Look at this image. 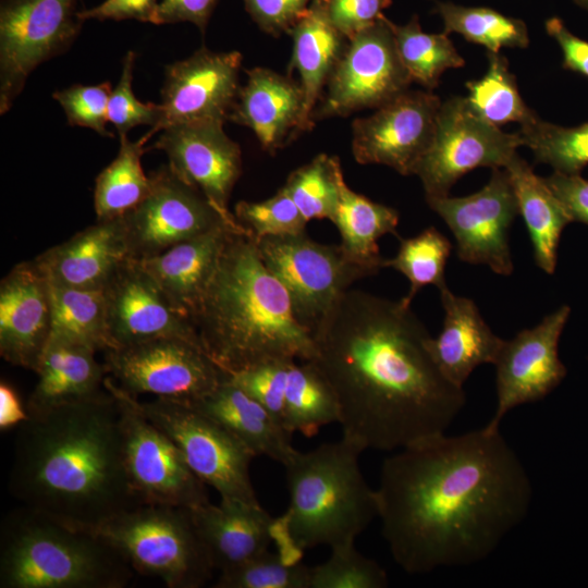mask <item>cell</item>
<instances>
[{"label": "cell", "mask_w": 588, "mask_h": 588, "mask_svg": "<svg viewBox=\"0 0 588 588\" xmlns=\"http://www.w3.org/2000/svg\"><path fill=\"white\" fill-rule=\"evenodd\" d=\"M381 534L407 574L486 560L526 517L530 478L500 429L436 434L385 457Z\"/></svg>", "instance_id": "cell-1"}, {"label": "cell", "mask_w": 588, "mask_h": 588, "mask_svg": "<svg viewBox=\"0 0 588 588\" xmlns=\"http://www.w3.org/2000/svg\"><path fill=\"white\" fill-rule=\"evenodd\" d=\"M431 338L402 298L344 293L314 334L311 359L338 397L342 436L392 452L448 430L466 397L436 365Z\"/></svg>", "instance_id": "cell-2"}, {"label": "cell", "mask_w": 588, "mask_h": 588, "mask_svg": "<svg viewBox=\"0 0 588 588\" xmlns=\"http://www.w3.org/2000/svg\"><path fill=\"white\" fill-rule=\"evenodd\" d=\"M9 489L24 506L87 531L140 505L126 477L112 393L21 424Z\"/></svg>", "instance_id": "cell-3"}, {"label": "cell", "mask_w": 588, "mask_h": 588, "mask_svg": "<svg viewBox=\"0 0 588 588\" xmlns=\"http://www.w3.org/2000/svg\"><path fill=\"white\" fill-rule=\"evenodd\" d=\"M191 321L206 353L229 375L269 360L316 356L313 334L246 229L230 233Z\"/></svg>", "instance_id": "cell-4"}, {"label": "cell", "mask_w": 588, "mask_h": 588, "mask_svg": "<svg viewBox=\"0 0 588 588\" xmlns=\"http://www.w3.org/2000/svg\"><path fill=\"white\" fill-rule=\"evenodd\" d=\"M364 451L344 436L306 452L296 450L283 465L289 506L273 524L278 551L301 560L307 549L355 541L378 517L376 489L359 467Z\"/></svg>", "instance_id": "cell-5"}, {"label": "cell", "mask_w": 588, "mask_h": 588, "mask_svg": "<svg viewBox=\"0 0 588 588\" xmlns=\"http://www.w3.org/2000/svg\"><path fill=\"white\" fill-rule=\"evenodd\" d=\"M134 574L101 536L22 505L0 527L1 588H122Z\"/></svg>", "instance_id": "cell-6"}, {"label": "cell", "mask_w": 588, "mask_h": 588, "mask_svg": "<svg viewBox=\"0 0 588 588\" xmlns=\"http://www.w3.org/2000/svg\"><path fill=\"white\" fill-rule=\"evenodd\" d=\"M101 536L134 572L159 578L169 588H199L215 571L189 509L140 504L99 525Z\"/></svg>", "instance_id": "cell-7"}, {"label": "cell", "mask_w": 588, "mask_h": 588, "mask_svg": "<svg viewBox=\"0 0 588 588\" xmlns=\"http://www.w3.org/2000/svg\"><path fill=\"white\" fill-rule=\"evenodd\" d=\"M118 407L123 464L140 504L192 509L210 502L207 486L192 471L175 443L147 416L137 396L107 376Z\"/></svg>", "instance_id": "cell-8"}, {"label": "cell", "mask_w": 588, "mask_h": 588, "mask_svg": "<svg viewBox=\"0 0 588 588\" xmlns=\"http://www.w3.org/2000/svg\"><path fill=\"white\" fill-rule=\"evenodd\" d=\"M266 267L286 289L298 321L313 334L350 286L379 270L353 260L341 245L318 243L306 234L256 241Z\"/></svg>", "instance_id": "cell-9"}, {"label": "cell", "mask_w": 588, "mask_h": 588, "mask_svg": "<svg viewBox=\"0 0 588 588\" xmlns=\"http://www.w3.org/2000/svg\"><path fill=\"white\" fill-rule=\"evenodd\" d=\"M107 375L137 396L193 404L228 375L197 343L176 336L156 338L105 352Z\"/></svg>", "instance_id": "cell-10"}, {"label": "cell", "mask_w": 588, "mask_h": 588, "mask_svg": "<svg viewBox=\"0 0 588 588\" xmlns=\"http://www.w3.org/2000/svg\"><path fill=\"white\" fill-rule=\"evenodd\" d=\"M82 0H1L0 113H7L29 74L68 51L84 22Z\"/></svg>", "instance_id": "cell-11"}, {"label": "cell", "mask_w": 588, "mask_h": 588, "mask_svg": "<svg viewBox=\"0 0 588 588\" xmlns=\"http://www.w3.org/2000/svg\"><path fill=\"white\" fill-rule=\"evenodd\" d=\"M143 413L179 448L192 471L221 498L259 503L250 478L256 455L220 424L195 407L156 397Z\"/></svg>", "instance_id": "cell-12"}, {"label": "cell", "mask_w": 588, "mask_h": 588, "mask_svg": "<svg viewBox=\"0 0 588 588\" xmlns=\"http://www.w3.org/2000/svg\"><path fill=\"white\" fill-rule=\"evenodd\" d=\"M413 83L384 15L348 39L313 113L314 121L377 109Z\"/></svg>", "instance_id": "cell-13"}, {"label": "cell", "mask_w": 588, "mask_h": 588, "mask_svg": "<svg viewBox=\"0 0 588 588\" xmlns=\"http://www.w3.org/2000/svg\"><path fill=\"white\" fill-rule=\"evenodd\" d=\"M522 145L518 133L503 132L478 115L466 97L442 101L432 143L417 164L425 197L448 196L467 172L479 168H505Z\"/></svg>", "instance_id": "cell-14"}, {"label": "cell", "mask_w": 588, "mask_h": 588, "mask_svg": "<svg viewBox=\"0 0 588 588\" xmlns=\"http://www.w3.org/2000/svg\"><path fill=\"white\" fill-rule=\"evenodd\" d=\"M149 175L148 195L122 217L130 258L156 256L222 224L242 225L228 220L200 191L181 180L168 164Z\"/></svg>", "instance_id": "cell-15"}, {"label": "cell", "mask_w": 588, "mask_h": 588, "mask_svg": "<svg viewBox=\"0 0 588 588\" xmlns=\"http://www.w3.org/2000/svg\"><path fill=\"white\" fill-rule=\"evenodd\" d=\"M426 201L452 231L461 260L487 265L502 275L513 272L509 230L519 211L504 168L492 169L489 182L474 194Z\"/></svg>", "instance_id": "cell-16"}, {"label": "cell", "mask_w": 588, "mask_h": 588, "mask_svg": "<svg viewBox=\"0 0 588 588\" xmlns=\"http://www.w3.org/2000/svg\"><path fill=\"white\" fill-rule=\"evenodd\" d=\"M231 378L291 434L310 438L323 426L339 422L338 397L313 360H269Z\"/></svg>", "instance_id": "cell-17"}, {"label": "cell", "mask_w": 588, "mask_h": 588, "mask_svg": "<svg viewBox=\"0 0 588 588\" xmlns=\"http://www.w3.org/2000/svg\"><path fill=\"white\" fill-rule=\"evenodd\" d=\"M442 101L431 90H406L352 123V152L360 164L412 175L429 149Z\"/></svg>", "instance_id": "cell-18"}, {"label": "cell", "mask_w": 588, "mask_h": 588, "mask_svg": "<svg viewBox=\"0 0 588 588\" xmlns=\"http://www.w3.org/2000/svg\"><path fill=\"white\" fill-rule=\"evenodd\" d=\"M571 309L567 305L546 316L540 323L504 340L494 362L497 406L486 425L500 429L513 408L539 401L554 390L566 376L558 345Z\"/></svg>", "instance_id": "cell-19"}, {"label": "cell", "mask_w": 588, "mask_h": 588, "mask_svg": "<svg viewBox=\"0 0 588 588\" xmlns=\"http://www.w3.org/2000/svg\"><path fill=\"white\" fill-rule=\"evenodd\" d=\"M223 124L218 120L171 124L148 150L163 151L181 180L200 191L228 220L237 221L229 200L242 174V150Z\"/></svg>", "instance_id": "cell-20"}, {"label": "cell", "mask_w": 588, "mask_h": 588, "mask_svg": "<svg viewBox=\"0 0 588 588\" xmlns=\"http://www.w3.org/2000/svg\"><path fill=\"white\" fill-rule=\"evenodd\" d=\"M103 294L111 348L163 336L201 345L191 319L173 306L138 260L123 261Z\"/></svg>", "instance_id": "cell-21"}, {"label": "cell", "mask_w": 588, "mask_h": 588, "mask_svg": "<svg viewBox=\"0 0 588 588\" xmlns=\"http://www.w3.org/2000/svg\"><path fill=\"white\" fill-rule=\"evenodd\" d=\"M242 60L238 51L215 52L201 47L188 58L167 65L160 103L163 118L158 132L187 121L225 122L241 88Z\"/></svg>", "instance_id": "cell-22"}, {"label": "cell", "mask_w": 588, "mask_h": 588, "mask_svg": "<svg viewBox=\"0 0 588 588\" xmlns=\"http://www.w3.org/2000/svg\"><path fill=\"white\" fill-rule=\"evenodd\" d=\"M50 284L35 259L16 264L0 282V355L35 370L50 341Z\"/></svg>", "instance_id": "cell-23"}, {"label": "cell", "mask_w": 588, "mask_h": 588, "mask_svg": "<svg viewBox=\"0 0 588 588\" xmlns=\"http://www.w3.org/2000/svg\"><path fill=\"white\" fill-rule=\"evenodd\" d=\"M228 120L250 128L261 148L275 154L307 132L304 95L298 81L267 68L246 70Z\"/></svg>", "instance_id": "cell-24"}, {"label": "cell", "mask_w": 588, "mask_h": 588, "mask_svg": "<svg viewBox=\"0 0 588 588\" xmlns=\"http://www.w3.org/2000/svg\"><path fill=\"white\" fill-rule=\"evenodd\" d=\"M127 258L123 221L118 218L97 220L34 259L53 284L103 291Z\"/></svg>", "instance_id": "cell-25"}, {"label": "cell", "mask_w": 588, "mask_h": 588, "mask_svg": "<svg viewBox=\"0 0 588 588\" xmlns=\"http://www.w3.org/2000/svg\"><path fill=\"white\" fill-rule=\"evenodd\" d=\"M197 534L212 566L236 567L269 549L274 519L260 503L221 498L189 509Z\"/></svg>", "instance_id": "cell-26"}, {"label": "cell", "mask_w": 588, "mask_h": 588, "mask_svg": "<svg viewBox=\"0 0 588 588\" xmlns=\"http://www.w3.org/2000/svg\"><path fill=\"white\" fill-rule=\"evenodd\" d=\"M439 291L443 327L430 339L429 351L445 379L463 388L478 366L494 364L504 340L492 332L473 299L455 295L448 286Z\"/></svg>", "instance_id": "cell-27"}, {"label": "cell", "mask_w": 588, "mask_h": 588, "mask_svg": "<svg viewBox=\"0 0 588 588\" xmlns=\"http://www.w3.org/2000/svg\"><path fill=\"white\" fill-rule=\"evenodd\" d=\"M243 225L222 224L152 257L136 259L173 306L191 319L217 268L230 233Z\"/></svg>", "instance_id": "cell-28"}, {"label": "cell", "mask_w": 588, "mask_h": 588, "mask_svg": "<svg viewBox=\"0 0 588 588\" xmlns=\"http://www.w3.org/2000/svg\"><path fill=\"white\" fill-rule=\"evenodd\" d=\"M95 353L82 345L50 340L35 370L37 382L26 403L28 415L39 416L102 395L108 375Z\"/></svg>", "instance_id": "cell-29"}, {"label": "cell", "mask_w": 588, "mask_h": 588, "mask_svg": "<svg viewBox=\"0 0 588 588\" xmlns=\"http://www.w3.org/2000/svg\"><path fill=\"white\" fill-rule=\"evenodd\" d=\"M189 405L220 424L256 456L284 465L296 452L292 434L229 373L212 392Z\"/></svg>", "instance_id": "cell-30"}, {"label": "cell", "mask_w": 588, "mask_h": 588, "mask_svg": "<svg viewBox=\"0 0 588 588\" xmlns=\"http://www.w3.org/2000/svg\"><path fill=\"white\" fill-rule=\"evenodd\" d=\"M292 56L287 74L298 75L304 95L307 131L315 125L313 113L327 82L343 54L348 38L331 22L327 0H315L291 28Z\"/></svg>", "instance_id": "cell-31"}, {"label": "cell", "mask_w": 588, "mask_h": 588, "mask_svg": "<svg viewBox=\"0 0 588 588\" xmlns=\"http://www.w3.org/2000/svg\"><path fill=\"white\" fill-rule=\"evenodd\" d=\"M504 169L532 243L535 261L544 272L553 273L561 233L573 220L544 177L538 176L517 152Z\"/></svg>", "instance_id": "cell-32"}, {"label": "cell", "mask_w": 588, "mask_h": 588, "mask_svg": "<svg viewBox=\"0 0 588 588\" xmlns=\"http://www.w3.org/2000/svg\"><path fill=\"white\" fill-rule=\"evenodd\" d=\"M399 219L397 210L352 191L345 182L331 222L340 232L341 247L353 260L380 270L385 258L377 241L385 234L399 237Z\"/></svg>", "instance_id": "cell-33"}, {"label": "cell", "mask_w": 588, "mask_h": 588, "mask_svg": "<svg viewBox=\"0 0 588 588\" xmlns=\"http://www.w3.org/2000/svg\"><path fill=\"white\" fill-rule=\"evenodd\" d=\"M117 157L97 175L94 188V209L97 220L122 218L135 209L148 195L150 175L142 167L147 134L136 142L119 136Z\"/></svg>", "instance_id": "cell-34"}, {"label": "cell", "mask_w": 588, "mask_h": 588, "mask_svg": "<svg viewBox=\"0 0 588 588\" xmlns=\"http://www.w3.org/2000/svg\"><path fill=\"white\" fill-rule=\"evenodd\" d=\"M49 284L52 311L50 340L82 345L95 352L110 350L103 291Z\"/></svg>", "instance_id": "cell-35"}, {"label": "cell", "mask_w": 588, "mask_h": 588, "mask_svg": "<svg viewBox=\"0 0 588 588\" xmlns=\"http://www.w3.org/2000/svg\"><path fill=\"white\" fill-rule=\"evenodd\" d=\"M397 52L413 82L427 90L439 85L441 75L448 69L465 65L449 34H428L421 29L417 15L405 25L391 22Z\"/></svg>", "instance_id": "cell-36"}, {"label": "cell", "mask_w": 588, "mask_h": 588, "mask_svg": "<svg viewBox=\"0 0 588 588\" xmlns=\"http://www.w3.org/2000/svg\"><path fill=\"white\" fill-rule=\"evenodd\" d=\"M434 12L443 21L444 33L460 34L488 51L500 52L501 48H526L529 45L526 24L493 9L436 2Z\"/></svg>", "instance_id": "cell-37"}, {"label": "cell", "mask_w": 588, "mask_h": 588, "mask_svg": "<svg viewBox=\"0 0 588 588\" xmlns=\"http://www.w3.org/2000/svg\"><path fill=\"white\" fill-rule=\"evenodd\" d=\"M488 69L478 79L466 82L467 101L471 109L495 126L509 122L524 124L536 117L523 100L507 59L500 52L487 51Z\"/></svg>", "instance_id": "cell-38"}, {"label": "cell", "mask_w": 588, "mask_h": 588, "mask_svg": "<svg viewBox=\"0 0 588 588\" xmlns=\"http://www.w3.org/2000/svg\"><path fill=\"white\" fill-rule=\"evenodd\" d=\"M344 183L339 158L319 154L292 171L282 188L307 222L314 219L331 221Z\"/></svg>", "instance_id": "cell-39"}, {"label": "cell", "mask_w": 588, "mask_h": 588, "mask_svg": "<svg viewBox=\"0 0 588 588\" xmlns=\"http://www.w3.org/2000/svg\"><path fill=\"white\" fill-rule=\"evenodd\" d=\"M400 247L393 258H385L383 268H392L404 274L411 283L408 293L402 297L411 305L418 291L426 285L439 290L448 286L445 264L451 253L449 238L434 226H429L414 237H400Z\"/></svg>", "instance_id": "cell-40"}, {"label": "cell", "mask_w": 588, "mask_h": 588, "mask_svg": "<svg viewBox=\"0 0 588 588\" xmlns=\"http://www.w3.org/2000/svg\"><path fill=\"white\" fill-rule=\"evenodd\" d=\"M517 133L536 161L551 166L554 171L577 174L588 164V122L564 127L536 115L520 124Z\"/></svg>", "instance_id": "cell-41"}, {"label": "cell", "mask_w": 588, "mask_h": 588, "mask_svg": "<svg viewBox=\"0 0 588 588\" xmlns=\"http://www.w3.org/2000/svg\"><path fill=\"white\" fill-rule=\"evenodd\" d=\"M310 566L269 549L220 572L216 588H309Z\"/></svg>", "instance_id": "cell-42"}, {"label": "cell", "mask_w": 588, "mask_h": 588, "mask_svg": "<svg viewBox=\"0 0 588 588\" xmlns=\"http://www.w3.org/2000/svg\"><path fill=\"white\" fill-rule=\"evenodd\" d=\"M388 585L385 571L362 554L355 541L331 547L328 560L310 566L309 588H384Z\"/></svg>", "instance_id": "cell-43"}, {"label": "cell", "mask_w": 588, "mask_h": 588, "mask_svg": "<svg viewBox=\"0 0 588 588\" xmlns=\"http://www.w3.org/2000/svg\"><path fill=\"white\" fill-rule=\"evenodd\" d=\"M234 216L256 241L267 236L304 233L307 223L282 187L262 201H238L234 207Z\"/></svg>", "instance_id": "cell-44"}, {"label": "cell", "mask_w": 588, "mask_h": 588, "mask_svg": "<svg viewBox=\"0 0 588 588\" xmlns=\"http://www.w3.org/2000/svg\"><path fill=\"white\" fill-rule=\"evenodd\" d=\"M135 61L136 53L127 51L120 79L109 98L108 122L114 125L119 136L127 135L136 126L149 125L151 128L146 134L151 137L158 132L163 110L160 103L143 102L134 95L132 82Z\"/></svg>", "instance_id": "cell-45"}, {"label": "cell", "mask_w": 588, "mask_h": 588, "mask_svg": "<svg viewBox=\"0 0 588 588\" xmlns=\"http://www.w3.org/2000/svg\"><path fill=\"white\" fill-rule=\"evenodd\" d=\"M112 91L110 82L97 85L74 84L56 90L52 95L62 107L69 125L87 127L105 137H113L108 131V103Z\"/></svg>", "instance_id": "cell-46"}, {"label": "cell", "mask_w": 588, "mask_h": 588, "mask_svg": "<svg viewBox=\"0 0 588 588\" xmlns=\"http://www.w3.org/2000/svg\"><path fill=\"white\" fill-rule=\"evenodd\" d=\"M252 20L265 33L279 37L291 30L315 0H243Z\"/></svg>", "instance_id": "cell-47"}, {"label": "cell", "mask_w": 588, "mask_h": 588, "mask_svg": "<svg viewBox=\"0 0 588 588\" xmlns=\"http://www.w3.org/2000/svg\"><path fill=\"white\" fill-rule=\"evenodd\" d=\"M392 4V0H327V11L334 26L348 39L371 26Z\"/></svg>", "instance_id": "cell-48"}, {"label": "cell", "mask_w": 588, "mask_h": 588, "mask_svg": "<svg viewBox=\"0 0 588 588\" xmlns=\"http://www.w3.org/2000/svg\"><path fill=\"white\" fill-rule=\"evenodd\" d=\"M158 7L157 0H105L91 9L82 10L78 17L83 22L136 20L157 25Z\"/></svg>", "instance_id": "cell-49"}, {"label": "cell", "mask_w": 588, "mask_h": 588, "mask_svg": "<svg viewBox=\"0 0 588 588\" xmlns=\"http://www.w3.org/2000/svg\"><path fill=\"white\" fill-rule=\"evenodd\" d=\"M573 221L588 224V181L577 174L554 171L544 177Z\"/></svg>", "instance_id": "cell-50"}, {"label": "cell", "mask_w": 588, "mask_h": 588, "mask_svg": "<svg viewBox=\"0 0 588 588\" xmlns=\"http://www.w3.org/2000/svg\"><path fill=\"white\" fill-rule=\"evenodd\" d=\"M218 0H162L157 11V25L189 22L205 33Z\"/></svg>", "instance_id": "cell-51"}, {"label": "cell", "mask_w": 588, "mask_h": 588, "mask_svg": "<svg viewBox=\"0 0 588 588\" xmlns=\"http://www.w3.org/2000/svg\"><path fill=\"white\" fill-rule=\"evenodd\" d=\"M546 30L562 50L564 69L588 77V41L572 34L556 16L546 22Z\"/></svg>", "instance_id": "cell-52"}, {"label": "cell", "mask_w": 588, "mask_h": 588, "mask_svg": "<svg viewBox=\"0 0 588 588\" xmlns=\"http://www.w3.org/2000/svg\"><path fill=\"white\" fill-rule=\"evenodd\" d=\"M29 418L15 389L7 381L0 383V430L7 431L19 427Z\"/></svg>", "instance_id": "cell-53"}, {"label": "cell", "mask_w": 588, "mask_h": 588, "mask_svg": "<svg viewBox=\"0 0 588 588\" xmlns=\"http://www.w3.org/2000/svg\"><path fill=\"white\" fill-rule=\"evenodd\" d=\"M578 5L588 10V0H574Z\"/></svg>", "instance_id": "cell-54"}]
</instances>
